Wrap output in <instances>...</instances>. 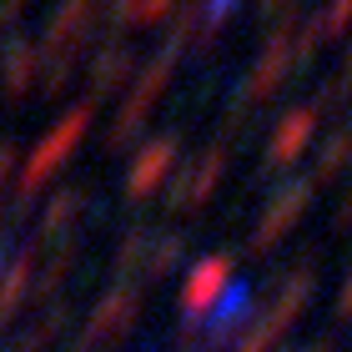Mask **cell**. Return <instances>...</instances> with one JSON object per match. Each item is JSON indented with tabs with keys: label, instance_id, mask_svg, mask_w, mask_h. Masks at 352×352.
I'll use <instances>...</instances> for the list:
<instances>
[{
	"label": "cell",
	"instance_id": "6da1fadb",
	"mask_svg": "<svg viewBox=\"0 0 352 352\" xmlns=\"http://www.w3.org/2000/svg\"><path fill=\"white\" fill-rule=\"evenodd\" d=\"M297 71V51H292V36L287 30H272L267 45H262V56H257V66H252V76L242 81V106L252 101H267V96H277L282 81Z\"/></svg>",
	"mask_w": 352,
	"mask_h": 352
},
{
	"label": "cell",
	"instance_id": "7a4b0ae2",
	"mask_svg": "<svg viewBox=\"0 0 352 352\" xmlns=\"http://www.w3.org/2000/svg\"><path fill=\"white\" fill-rule=\"evenodd\" d=\"M307 201H312V182H292L287 191H277V197H272V206L257 217V236H252V242H257V252H267L287 227H297V217L307 212Z\"/></svg>",
	"mask_w": 352,
	"mask_h": 352
},
{
	"label": "cell",
	"instance_id": "3957f363",
	"mask_svg": "<svg viewBox=\"0 0 352 352\" xmlns=\"http://www.w3.org/2000/svg\"><path fill=\"white\" fill-rule=\"evenodd\" d=\"M221 171H227V146H217V151L197 156V166H191L186 176H176V191H171V201L182 206V212H197V206H206V201L217 197V182H221Z\"/></svg>",
	"mask_w": 352,
	"mask_h": 352
},
{
	"label": "cell",
	"instance_id": "277c9868",
	"mask_svg": "<svg viewBox=\"0 0 352 352\" xmlns=\"http://www.w3.org/2000/svg\"><path fill=\"white\" fill-rule=\"evenodd\" d=\"M171 162H176V136L151 141V146L136 156L131 176H126V191H131V197H151L156 186H166V182H171Z\"/></svg>",
	"mask_w": 352,
	"mask_h": 352
},
{
	"label": "cell",
	"instance_id": "5b68a950",
	"mask_svg": "<svg viewBox=\"0 0 352 352\" xmlns=\"http://www.w3.org/2000/svg\"><path fill=\"white\" fill-rule=\"evenodd\" d=\"M312 126H317V111H312V106H297L292 116H282L277 136H272V162H277V166H292L297 156L307 151V141H312Z\"/></svg>",
	"mask_w": 352,
	"mask_h": 352
},
{
	"label": "cell",
	"instance_id": "8992f818",
	"mask_svg": "<svg viewBox=\"0 0 352 352\" xmlns=\"http://www.w3.org/2000/svg\"><path fill=\"white\" fill-rule=\"evenodd\" d=\"M86 126H91V111H86V106H81V111H71V116L60 121V131H56L51 141H45V146H41L36 166H30V182H41V176L51 171V166L60 162V156H66V151L76 146V141H81V131H86Z\"/></svg>",
	"mask_w": 352,
	"mask_h": 352
},
{
	"label": "cell",
	"instance_id": "52a82bcc",
	"mask_svg": "<svg viewBox=\"0 0 352 352\" xmlns=\"http://www.w3.org/2000/svg\"><path fill=\"white\" fill-rule=\"evenodd\" d=\"M221 282H227V262H221V257L201 262L197 272H191V282H186V307H191V312H206V307L217 302Z\"/></svg>",
	"mask_w": 352,
	"mask_h": 352
},
{
	"label": "cell",
	"instance_id": "ba28073f",
	"mask_svg": "<svg viewBox=\"0 0 352 352\" xmlns=\"http://www.w3.org/2000/svg\"><path fill=\"white\" fill-rule=\"evenodd\" d=\"M176 0H116V10H121V21H131V25H156L162 15H171Z\"/></svg>",
	"mask_w": 352,
	"mask_h": 352
},
{
	"label": "cell",
	"instance_id": "9c48e42d",
	"mask_svg": "<svg viewBox=\"0 0 352 352\" xmlns=\"http://www.w3.org/2000/svg\"><path fill=\"white\" fill-rule=\"evenodd\" d=\"M347 156H352V136H332L327 146H322V162H317V182H322V176H332V171H342ZM317 182H312V186H317Z\"/></svg>",
	"mask_w": 352,
	"mask_h": 352
},
{
	"label": "cell",
	"instance_id": "30bf717a",
	"mask_svg": "<svg viewBox=\"0 0 352 352\" xmlns=\"http://www.w3.org/2000/svg\"><path fill=\"white\" fill-rule=\"evenodd\" d=\"M338 221H342V227H352V197L342 201V212H338Z\"/></svg>",
	"mask_w": 352,
	"mask_h": 352
},
{
	"label": "cell",
	"instance_id": "8fae6325",
	"mask_svg": "<svg viewBox=\"0 0 352 352\" xmlns=\"http://www.w3.org/2000/svg\"><path fill=\"white\" fill-rule=\"evenodd\" d=\"M262 6H267V10H282V6H287V0H262Z\"/></svg>",
	"mask_w": 352,
	"mask_h": 352
},
{
	"label": "cell",
	"instance_id": "7c38bea8",
	"mask_svg": "<svg viewBox=\"0 0 352 352\" xmlns=\"http://www.w3.org/2000/svg\"><path fill=\"white\" fill-rule=\"evenodd\" d=\"M347 81H352V51H347Z\"/></svg>",
	"mask_w": 352,
	"mask_h": 352
}]
</instances>
